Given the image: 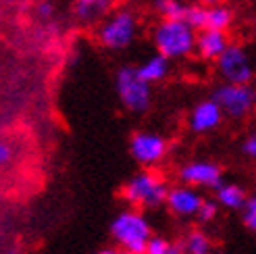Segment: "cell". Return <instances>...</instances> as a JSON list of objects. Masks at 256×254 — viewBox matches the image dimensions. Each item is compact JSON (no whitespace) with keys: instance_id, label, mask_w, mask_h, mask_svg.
Listing matches in <instances>:
<instances>
[{"instance_id":"cell-13","label":"cell","mask_w":256,"mask_h":254,"mask_svg":"<svg viewBox=\"0 0 256 254\" xmlns=\"http://www.w3.org/2000/svg\"><path fill=\"white\" fill-rule=\"evenodd\" d=\"M110 6L112 0H73V17L84 25H90L100 17H108Z\"/></svg>"},{"instance_id":"cell-18","label":"cell","mask_w":256,"mask_h":254,"mask_svg":"<svg viewBox=\"0 0 256 254\" xmlns=\"http://www.w3.org/2000/svg\"><path fill=\"white\" fill-rule=\"evenodd\" d=\"M154 8L162 19L182 21L186 19L188 4H184V0H154Z\"/></svg>"},{"instance_id":"cell-10","label":"cell","mask_w":256,"mask_h":254,"mask_svg":"<svg viewBox=\"0 0 256 254\" xmlns=\"http://www.w3.org/2000/svg\"><path fill=\"white\" fill-rule=\"evenodd\" d=\"M204 204V198L196 192V188H190V186H175L169 190V196H167V208L175 214V217H182V219H190L194 217L198 210Z\"/></svg>"},{"instance_id":"cell-14","label":"cell","mask_w":256,"mask_h":254,"mask_svg":"<svg viewBox=\"0 0 256 254\" xmlns=\"http://www.w3.org/2000/svg\"><path fill=\"white\" fill-rule=\"evenodd\" d=\"M136 69H138L140 78H142L146 84L152 86V84H158V82H162L164 78H167V73L171 69V60L156 52V54L148 56L142 65H138Z\"/></svg>"},{"instance_id":"cell-4","label":"cell","mask_w":256,"mask_h":254,"mask_svg":"<svg viewBox=\"0 0 256 254\" xmlns=\"http://www.w3.org/2000/svg\"><path fill=\"white\" fill-rule=\"evenodd\" d=\"M114 90H117L119 102L130 112H146L152 104V90L138 75L136 67H121L114 78Z\"/></svg>"},{"instance_id":"cell-3","label":"cell","mask_w":256,"mask_h":254,"mask_svg":"<svg viewBox=\"0 0 256 254\" xmlns=\"http://www.w3.org/2000/svg\"><path fill=\"white\" fill-rule=\"evenodd\" d=\"M196 38L198 32L184 19L182 21L160 19V23L152 32V42H154L156 52L169 60L184 58L190 56L192 52H196Z\"/></svg>"},{"instance_id":"cell-19","label":"cell","mask_w":256,"mask_h":254,"mask_svg":"<svg viewBox=\"0 0 256 254\" xmlns=\"http://www.w3.org/2000/svg\"><path fill=\"white\" fill-rule=\"evenodd\" d=\"M206 15H208V6L204 4H188L186 10V23H190L196 32L206 30Z\"/></svg>"},{"instance_id":"cell-8","label":"cell","mask_w":256,"mask_h":254,"mask_svg":"<svg viewBox=\"0 0 256 254\" xmlns=\"http://www.w3.org/2000/svg\"><path fill=\"white\" fill-rule=\"evenodd\" d=\"M179 180L184 186L190 188H206V190H219L225 182H223V171L216 162L210 160H192L186 162L182 169H179Z\"/></svg>"},{"instance_id":"cell-11","label":"cell","mask_w":256,"mask_h":254,"mask_svg":"<svg viewBox=\"0 0 256 254\" xmlns=\"http://www.w3.org/2000/svg\"><path fill=\"white\" fill-rule=\"evenodd\" d=\"M223 115H225L223 108L212 98L202 100L190 112V130L196 134H208L221 125Z\"/></svg>"},{"instance_id":"cell-5","label":"cell","mask_w":256,"mask_h":254,"mask_svg":"<svg viewBox=\"0 0 256 254\" xmlns=\"http://www.w3.org/2000/svg\"><path fill=\"white\" fill-rule=\"evenodd\" d=\"M138 34V19L132 10L119 8L100 23L98 28V42L108 50H123L127 48Z\"/></svg>"},{"instance_id":"cell-23","label":"cell","mask_w":256,"mask_h":254,"mask_svg":"<svg viewBox=\"0 0 256 254\" xmlns=\"http://www.w3.org/2000/svg\"><path fill=\"white\" fill-rule=\"evenodd\" d=\"M242 152L248 156V158H256V132L248 134L242 142Z\"/></svg>"},{"instance_id":"cell-15","label":"cell","mask_w":256,"mask_h":254,"mask_svg":"<svg viewBox=\"0 0 256 254\" xmlns=\"http://www.w3.org/2000/svg\"><path fill=\"white\" fill-rule=\"evenodd\" d=\"M248 194L246 190L238 186V184H223L219 190L214 192V200L219 202V206L227 208V210H244L246 202H248Z\"/></svg>"},{"instance_id":"cell-9","label":"cell","mask_w":256,"mask_h":254,"mask_svg":"<svg viewBox=\"0 0 256 254\" xmlns=\"http://www.w3.org/2000/svg\"><path fill=\"white\" fill-rule=\"evenodd\" d=\"M130 154L144 167L156 164L167 154V140L152 132H136L130 138Z\"/></svg>"},{"instance_id":"cell-12","label":"cell","mask_w":256,"mask_h":254,"mask_svg":"<svg viewBox=\"0 0 256 254\" xmlns=\"http://www.w3.org/2000/svg\"><path fill=\"white\" fill-rule=\"evenodd\" d=\"M229 40L227 34L223 32H212V30H202L196 38V52L202 60H219V56L227 50Z\"/></svg>"},{"instance_id":"cell-17","label":"cell","mask_w":256,"mask_h":254,"mask_svg":"<svg viewBox=\"0 0 256 254\" xmlns=\"http://www.w3.org/2000/svg\"><path fill=\"white\" fill-rule=\"evenodd\" d=\"M234 23V12L225 4H216V6H208V15H206V30L212 32H227Z\"/></svg>"},{"instance_id":"cell-16","label":"cell","mask_w":256,"mask_h":254,"mask_svg":"<svg viewBox=\"0 0 256 254\" xmlns=\"http://www.w3.org/2000/svg\"><path fill=\"white\" fill-rule=\"evenodd\" d=\"M184 254H212L210 238L200 230H190L182 242H177Z\"/></svg>"},{"instance_id":"cell-27","label":"cell","mask_w":256,"mask_h":254,"mask_svg":"<svg viewBox=\"0 0 256 254\" xmlns=\"http://www.w3.org/2000/svg\"><path fill=\"white\" fill-rule=\"evenodd\" d=\"M96 254H121V250H114V248H104V250H98Z\"/></svg>"},{"instance_id":"cell-6","label":"cell","mask_w":256,"mask_h":254,"mask_svg":"<svg viewBox=\"0 0 256 254\" xmlns=\"http://www.w3.org/2000/svg\"><path fill=\"white\" fill-rule=\"evenodd\" d=\"M216 104L223 108V112L232 119H242L256 104V90L246 84V86H238V84H221L219 88H214V92L210 96Z\"/></svg>"},{"instance_id":"cell-26","label":"cell","mask_w":256,"mask_h":254,"mask_svg":"<svg viewBox=\"0 0 256 254\" xmlns=\"http://www.w3.org/2000/svg\"><path fill=\"white\" fill-rule=\"evenodd\" d=\"M204 6H216V4H223V0H202Z\"/></svg>"},{"instance_id":"cell-21","label":"cell","mask_w":256,"mask_h":254,"mask_svg":"<svg viewBox=\"0 0 256 254\" xmlns=\"http://www.w3.org/2000/svg\"><path fill=\"white\" fill-rule=\"evenodd\" d=\"M216 214H219V202L216 200H204L202 208L196 214V221L200 225H206V223H212L216 219Z\"/></svg>"},{"instance_id":"cell-29","label":"cell","mask_w":256,"mask_h":254,"mask_svg":"<svg viewBox=\"0 0 256 254\" xmlns=\"http://www.w3.org/2000/svg\"><path fill=\"white\" fill-rule=\"evenodd\" d=\"M254 190H256V182H254Z\"/></svg>"},{"instance_id":"cell-25","label":"cell","mask_w":256,"mask_h":254,"mask_svg":"<svg viewBox=\"0 0 256 254\" xmlns=\"http://www.w3.org/2000/svg\"><path fill=\"white\" fill-rule=\"evenodd\" d=\"M10 158H12V148L6 142H2V144H0V162L6 164Z\"/></svg>"},{"instance_id":"cell-22","label":"cell","mask_w":256,"mask_h":254,"mask_svg":"<svg viewBox=\"0 0 256 254\" xmlns=\"http://www.w3.org/2000/svg\"><path fill=\"white\" fill-rule=\"evenodd\" d=\"M242 223H244L248 232L256 234V196L248 198L244 210H242Z\"/></svg>"},{"instance_id":"cell-24","label":"cell","mask_w":256,"mask_h":254,"mask_svg":"<svg viewBox=\"0 0 256 254\" xmlns=\"http://www.w3.org/2000/svg\"><path fill=\"white\" fill-rule=\"evenodd\" d=\"M52 12H54V6H52V2H48V0H44V2L38 4V15H40L42 19L52 17Z\"/></svg>"},{"instance_id":"cell-7","label":"cell","mask_w":256,"mask_h":254,"mask_svg":"<svg viewBox=\"0 0 256 254\" xmlns=\"http://www.w3.org/2000/svg\"><path fill=\"white\" fill-rule=\"evenodd\" d=\"M216 71L225 80V84H238L246 86L252 82V62L244 46L240 44H229L227 50L216 60Z\"/></svg>"},{"instance_id":"cell-28","label":"cell","mask_w":256,"mask_h":254,"mask_svg":"<svg viewBox=\"0 0 256 254\" xmlns=\"http://www.w3.org/2000/svg\"><path fill=\"white\" fill-rule=\"evenodd\" d=\"M121 254H130V252H123V250H121Z\"/></svg>"},{"instance_id":"cell-20","label":"cell","mask_w":256,"mask_h":254,"mask_svg":"<svg viewBox=\"0 0 256 254\" xmlns=\"http://www.w3.org/2000/svg\"><path fill=\"white\" fill-rule=\"evenodd\" d=\"M146 254H184L182 248H179V244L175 242H169L167 238H162V236H154L150 240V244H148V250Z\"/></svg>"},{"instance_id":"cell-2","label":"cell","mask_w":256,"mask_h":254,"mask_svg":"<svg viewBox=\"0 0 256 254\" xmlns=\"http://www.w3.org/2000/svg\"><path fill=\"white\" fill-rule=\"evenodd\" d=\"M167 184H164L156 173L152 171H140L130 177L121 188V198L136 210H152L162 204H167L169 196Z\"/></svg>"},{"instance_id":"cell-1","label":"cell","mask_w":256,"mask_h":254,"mask_svg":"<svg viewBox=\"0 0 256 254\" xmlns=\"http://www.w3.org/2000/svg\"><path fill=\"white\" fill-rule=\"evenodd\" d=\"M110 238L123 252L130 254H146L152 236L150 221L142 210L125 208L110 223Z\"/></svg>"}]
</instances>
